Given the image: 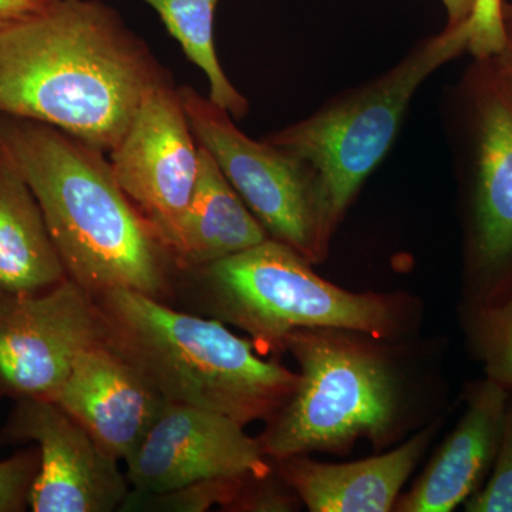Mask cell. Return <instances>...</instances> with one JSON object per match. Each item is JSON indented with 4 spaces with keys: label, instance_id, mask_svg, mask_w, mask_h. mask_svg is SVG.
Listing matches in <instances>:
<instances>
[{
    "label": "cell",
    "instance_id": "6da1fadb",
    "mask_svg": "<svg viewBox=\"0 0 512 512\" xmlns=\"http://www.w3.org/2000/svg\"><path fill=\"white\" fill-rule=\"evenodd\" d=\"M173 76L101 0H50L0 29V114L49 124L103 153Z\"/></svg>",
    "mask_w": 512,
    "mask_h": 512
},
{
    "label": "cell",
    "instance_id": "7a4b0ae2",
    "mask_svg": "<svg viewBox=\"0 0 512 512\" xmlns=\"http://www.w3.org/2000/svg\"><path fill=\"white\" fill-rule=\"evenodd\" d=\"M0 148L32 188L70 281L93 296L128 289L171 305L177 262L106 153L8 114H0Z\"/></svg>",
    "mask_w": 512,
    "mask_h": 512
},
{
    "label": "cell",
    "instance_id": "3957f363",
    "mask_svg": "<svg viewBox=\"0 0 512 512\" xmlns=\"http://www.w3.org/2000/svg\"><path fill=\"white\" fill-rule=\"evenodd\" d=\"M104 343L136 367L167 403L222 414L247 427L274 416L299 375L265 360L217 319L181 311L128 289L94 296Z\"/></svg>",
    "mask_w": 512,
    "mask_h": 512
},
{
    "label": "cell",
    "instance_id": "277c9868",
    "mask_svg": "<svg viewBox=\"0 0 512 512\" xmlns=\"http://www.w3.org/2000/svg\"><path fill=\"white\" fill-rule=\"evenodd\" d=\"M171 306L241 329L262 356L284 353L285 340L301 329L397 338L410 313L402 295L330 284L305 256L272 238L214 264L178 269Z\"/></svg>",
    "mask_w": 512,
    "mask_h": 512
},
{
    "label": "cell",
    "instance_id": "5b68a950",
    "mask_svg": "<svg viewBox=\"0 0 512 512\" xmlns=\"http://www.w3.org/2000/svg\"><path fill=\"white\" fill-rule=\"evenodd\" d=\"M467 47V25L443 29L417 42L386 72L336 94L311 116L265 137L315 175L320 239L328 254L360 188L399 136L417 90Z\"/></svg>",
    "mask_w": 512,
    "mask_h": 512
},
{
    "label": "cell",
    "instance_id": "8992f818",
    "mask_svg": "<svg viewBox=\"0 0 512 512\" xmlns=\"http://www.w3.org/2000/svg\"><path fill=\"white\" fill-rule=\"evenodd\" d=\"M443 119L460 188L467 303L512 292V82L498 56L448 87Z\"/></svg>",
    "mask_w": 512,
    "mask_h": 512
},
{
    "label": "cell",
    "instance_id": "52a82bcc",
    "mask_svg": "<svg viewBox=\"0 0 512 512\" xmlns=\"http://www.w3.org/2000/svg\"><path fill=\"white\" fill-rule=\"evenodd\" d=\"M362 333L301 329L284 352L301 367L298 386L256 437L271 461L346 453L359 439L380 446L399 419V383L392 366Z\"/></svg>",
    "mask_w": 512,
    "mask_h": 512
},
{
    "label": "cell",
    "instance_id": "ba28073f",
    "mask_svg": "<svg viewBox=\"0 0 512 512\" xmlns=\"http://www.w3.org/2000/svg\"><path fill=\"white\" fill-rule=\"evenodd\" d=\"M195 140L210 153L222 174L264 225L312 265L328 258L320 239L315 175L298 158L268 140L242 133L227 110L190 86L178 87Z\"/></svg>",
    "mask_w": 512,
    "mask_h": 512
},
{
    "label": "cell",
    "instance_id": "9c48e42d",
    "mask_svg": "<svg viewBox=\"0 0 512 512\" xmlns=\"http://www.w3.org/2000/svg\"><path fill=\"white\" fill-rule=\"evenodd\" d=\"M104 339L96 299L69 278L49 291L0 292V403L55 399L77 356Z\"/></svg>",
    "mask_w": 512,
    "mask_h": 512
},
{
    "label": "cell",
    "instance_id": "30bf717a",
    "mask_svg": "<svg viewBox=\"0 0 512 512\" xmlns=\"http://www.w3.org/2000/svg\"><path fill=\"white\" fill-rule=\"evenodd\" d=\"M109 154L120 187L170 249L200 165V147L174 80L148 94Z\"/></svg>",
    "mask_w": 512,
    "mask_h": 512
},
{
    "label": "cell",
    "instance_id": "8fae6325",
    "mask_svg": "<svg viewBox=\"0 0 512 512\" xmlns=\"http://www.w3.org/2000/svg\"><path fill=\"white\" fill-rule=\"evenodd\" d=\"M2 443H35L40 451L30 508L35 512H113L130 494L127 474L82 424L50 399L16 400Z\"/></svg>",
    "mask_w": 512,
    "mask_h": 512
},
{
    "label": "cell",
    "instance_id": "7c38bea8",
    "mask_svg": "<svg viewBox=\"0 0 512 512\" xmlns=\"http://www.w3.org/2000/svg\"><path fill=\"white\" fill-rule=\"evenodd\" d=\"M127 478L137 494H163L222 477L274 473L258 440L222 414L167 403L128 458Z\"/></svg>",
    "mask_w": 512,
    "mask_h": 512
},
{
    "label": "cell",
    "instance_id": "4fadbf2b",
    "mask_svg": "<svg viewBox=\"0 0 512 512\" xmlns=\"http://www.w3.org/2000/svg\"><path fill=\"white\" fill-rule=\"evenodd\" d=\"M53 400L82 424L104 453L124 463L167 404L146 377L106 343L77 356Z\"/></svg>",
    "mask_w": 512,
    "mask_h": 512
},
{
    "label": "cell",
    "instance_id": "5bb4252c",
    "mask_svg": "<svg viewBox=\"0 0 512 512\" xmlns=\"http://www.w3.org/2000/svg\"><path fill=\"white\" fill-rule=\"evenodd\" d=\"M510 400L511 393L488 377L477 383L456 430L396 510L448 512L466 503L493 467Z\"/></svg>",
    "mask_w": 512,
    "mask_h": 512
},
{
    "label": "cell",
    "instance_id": "9a60e30c",
    "mask_svg": "<svg viewBox=\"0 0 512 512\" xmlns=\"http://www.w3.org/2000/svg\"><path fill=\"white\" fill-rule=\"evenodd\" d=\"M436 427L382 456L325 464L303 456L272 461L275 473L312 512H387L429 447Z\"/></svg>",
    "mask_w": 512,
    "mask_h": 512
},
{
    "label": "cell",
    "instance_id": "2e32d148",
    "mask_svg": "<svg viewBox=\"0 0 512 512\" xmlns=\"http://www.w3.org/2000/svg\"><path fill=\"white\" fill-rule=\"evenodd\" d=\"M198 147L197 183L170 244L178 269L214 264L271 238L210 153Z\"/></svg>",
    "mask_w": 512,
    "mask_h": 512
},
{
    "label": "cell",
    "instance_id": "e0dca14e",
    "mask_svg": "<svg viewBox=\"0 0 512 512\" xmlns=\"http://www.w3.org/2000/svg\"><path fill=\"white\" fill-rule=\"evenodd\" d=\"M66 279L32 188L0 148V292L49 291Z\"/></svg>",
    "mask_w": 512,
    "mask_h": 512
},
{
    "label": "cell",
    "instance_id": "ac0fdd59",
    "mask_svg": "<svg viewBox=\"0 0 512 512\" xmlns=\"http://www.w3.org/2000/svg\"><path fill=\"white\" fill-rule=\"evenodd\" d=\"M156 10L184 55L207 76L210 99L235 120L249 113L247 97L235 89L222 69L214 39L215 10L220 0H143Z\"/></svg>",
    "mask_w": 512,
    "mask_h": 512
},
{
    "label": "cell",
    "instance_id": "d6986e66",
    "mask_svg": "<svg viewBox=\"0 0 512 512\" xmlns=\"http://www.w3.org/2000/svg\"><path fill=\"white\" fill-rule=\"evenodd\" d=\"M466 329L488 379L512 394V292L490 302L467 303Z\"/></svg>",
    "mask_w": 512,
    "mask_h": 512
},
{
    "label": "cell",
    "instance_id": "ffe728a7",
    "mask_svg": "<svg viewBox=\"0 0 512 512\" xmlns=\"http://www.w3.org/2000/svg\"><path fill=\"white\" fill-rule=\"evenodd\" d=\"M251 477L254 476L214 478L163 494L130 491L120 511L204 512L215 505L231 511Z\"/></svg>",
    "mask_w": 512,
    "mask_h": 512
},
{
    "label": "cell",
    "instance_id": "44dd1931",
    "mask_svg": "<svg viewBox=\"0 0 512 512\" xmlns=\"http://www.w3.org/2000/svg\"><path fill=\"white\" fill-rule=\"evenodd\" d=\"M464 504L468 512H512V394L493 474Z\"/></svg>",
    "mask_w": 512,
    "mask_h": 512
},
{
    "label": "cell",
    "instance_id": "7402d4cb",
    "mask_svg": "<svg viewBox=\"0 0 512 512\" xmlns=\"http://www.w3.org/2000/svg\"><path fill=\"white\" fill-rule=\"evenodd\" d=\"M39 471L40 451L37 446L0 461V512L28 510Z\"/></svg>",
    "mask_w": 512,
    "mask_h": 512
},
{
    "label": "cell",
    "instance_id": "603a6c76",
    "mask_svg": "<svg viewBox=\"0 0 512 512\" xmlns=\"http://www.w3.org/2000/svg\"><path fill=\"white\" fill-rule=\"evenodd\" d=\"M505 0H476L468 26L467 52L473 59L498 56L504 46Z\"/></svg>",
    "mask_w": 512,
    "mask_h": 512
},
{
    "label": "cell",
    "instance_id": "cb8c5ba5",
    "mask_svg": "<svg viewBox=\"0 0 512 512\" xmlns=\"http://www.w3.org/2000/svg\"><path fill=\"white\" fill-rule=\"evenodd\" d=\"M50 0H0V29L45 8Z\"/></svg>",
    "mask_w": 512,
    "mask_h": 512
},
{
    "label": "cell",
    "instance_id": "d4e9b609",
    "mask_svg": "<svg viewBox=\"0 0 512 512\" xmlns=\"http://www.w3.org/2000/svg\"><path fill=\"white\" fill-rule=\"evenodd\" d=\"M441 2L447 12V25L444 29H458L470 22L476 0H441Z\"/></svg>",
    "mask_w": 512,
    "mask_h": 512
},
{
    "label": "cell",
    "instance_id": "484cf974",
    "mask_svg": "<svg viewBox=\"0 0 512 512\" xmlns=\"http://www.w3.org/2000/svg\"><path fill=\"white\" fill-rule=\"evenodd\" d=\"M503 22H504V46L498 59L503 63L505 72L512 82V3L505 0L503 6Z\"/></svg>",
    "mask_w": 512,
    "mask_h": 512
}]
</instances>
